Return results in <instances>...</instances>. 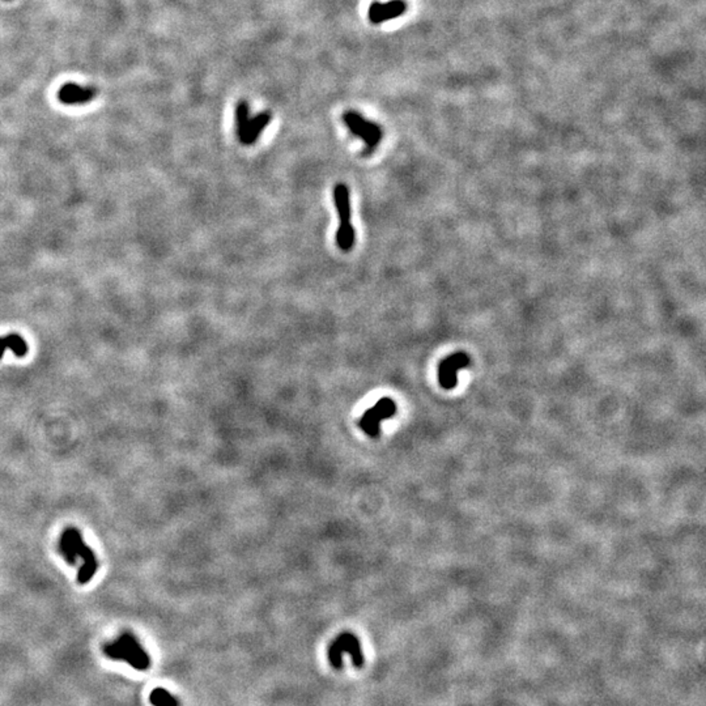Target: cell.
Instances as JSON below:
<instances>
[{
	"label": "cell",
	"mask_w": 706,
	"mask_h": 706,
	"mask_svg": "<svg viewBox=\"0 0 706 706\" xmlns=\"http://www.w3.org/2000/svg\"><path fill=\"white\" fill-rule=\"evenodd\" d=\"M351 655L354 667L360 668L364 666V653L359 638L352 633H342L330 643L327 649V658L334 668L340 670L343 667V655Z\"/></svg>",
	"instance_id": "3957f363"
},
{
	"label": "cell",
	"mask_w": 706,
	"mask_h": 706,
	"mask_svg": "<svg viewBox=\"0 0 706 706\" xmlns=\"http://www.w3.org/2000/svg\"><path fill=\"white\" fill-rule=\"evenodd\" d=\"M272 119V113L271 111H262L259 113L257 117L251 118L250 122H249V126H247L246 132L244 135V138L241 139V143L245 144V146H251L254 144L260 134L265 131V129L267 127Z\"/></svg>",
	"instance_id": "8fae6325"
},
{
	"label": "cell",
	"mask_w": 706,
	"mask_h": 706,
	"mask_svg": "<svg viewBox=\"0 0 706 706\" xmlns=\"http://www.w3.org/2000/svg\"><path fill=\"white\" fill-rule=\"evenodd\" d=\"M356 232L351 223H340L336 230V245L342 251H350L354 246Z\"/></svg>",
	"instance_id": "4fadbf2b"
},
{
	"label": "cell",
	"mask_w": 706,
	"mask_h": 706,
	"mask_svg": "<svg viewBox=\"0 0 706 706\" xmlns=\"http://www.w3.org/2000/svg\"><path fill=\"white\" fill-rule=\"evenodd\" d=\"M96 96V91L93 88L80 86L75 83H68L62 86L58 92V98L65 105H83L92 101Z\"/></svg>",
	"instance_id": "52a82bcc"
},
{
	"label": "cell",
	"mask_w": 706,
	"mask_h": 706,
	"mask_svg": "<svg viewBox=\"0 0 706 706\" xmlns=\"http://www.w3.org/2000/svg\"><path fill=\"white\" fill-rule=\"evenodd\" d=\"M77 557L83 558V561H84L83 567H80V570L77 573V582L80 585H86L95 576L97 567H98V563H97L95 552L92 551V548L86 546L84 542L80 544L79 549H77Z\"/></svg>",
	"instance_id": "9c48e42d"
},
{
	"label": "cell",
	"mask_w": 706,
	"mask_h": 706,
	"mask_svg": "<svg viewBox=\"0 0 706 706\" xmlns=\"http://www.w3.org/2000/svg\"><path fill=\"white\" fill-rule=\"evenodd\" d=\"M406 0H390L387 3L375 1L370 4L368 17L372 24H382L387 20H394L400 16H403L407 12Z\"/></svg>",
	"instance_id": "8992f818"
},
{
	"label": "cell",
	"mask_w": 706,
	"mask_h": 706,
	"mask_svg": "<svg viewBox=\"0 0 706 706\" xmlns=\"http://www.w3.org/2000/svg\"><path fill=\"white\" fill-rule=\"evenodd\" d=\"M104 652L109 658L125 661L136 670L143 671L150 667V657L143 650L138 640L130 633H123L116 641L105 645Z\"/></svg>",
	"instance_id": "6da1fadb"
},
{
	"label": "cell",
	"mask_w": 706,
	"mask_h": 706,
	"mask_svg": "<svg viewBox=\"0 0 706 706\" xmlns=\"http://www.w3.org/2000/svg\"><path fill=\"white\" fill-rule=\"evenodd\" d=\"M334 204L336 208V212L339 214L340 223H351V198H350V189L345 183H338L334 189Z\"/></svg>",
	"instance_id": "30bf717a"
},
{
	"label": "cell",
	"mask_w": 706,
	"mask_h": 706,
	"mask_svg": "<svg viewBox=\"0 0 706 706\" xmlns=\"http://www.w3.org/2000/svg\"><path fill=\"white\" fill-rule=\"evenodd\" d=\"M83 538L79 530L76 528H67L65 530V533L62 534L61 538V543H59V551L62 554V556L65 557V561L70 563V564H76L77 561V549L80 544L83 543Z\"/></svg>",
	"instance_id": "ba28073f"
},
{
	"label": "cell",
	"mask_w": 706,
	"mask_h": 706,
	"mask_svg": "<svg viewBox=\"0 0 706 706\" xmlns=\"http://www.w3.org/2000/svg\"><path fill=\"white\" fill-rule=\"evenodd\" d=\"M150 703L153 706H180L178 700L162 688H157L152 692Z\"/></svg>",
	"instance_id": "9a60e30c"
},
{
	"label": "cell",
	"mask_w": 706,
	"mask_h": 706,
	"mask_svg": "<svg viewBox=\"0 0 706 706\" xmlns=\"http://www.w3.org/2000/svg\"><path fill=\"white\" fill-rule=\"evenodd\" d=\"M396 414V403L391 398L379 399L375 406L369 408L359 421V427L369 437H378L381 433V423L393 418Z\"/></svg>",
	"instance_id": "277c9868"
},
{
	"label": "cell",
	"mask_w": 706,
	"mask_h": 706,
	"mask_svg": "<svg viewBox=\"0 0 706 706\" xmlns=\"http://www.w3.org/2000/svg\"><path fill=\"white\" fill-rule=\"evenodd\" d=\"M470 356L464 352H455L444 359L439 366V382L442 389L453 390L458 384V373L469 368Z\"/></svg>",
	"instance_id": "5b68a950"
},
{
	"label": "cell",
	"mask_w": 706,
	"mask_h": 706,
	"mask_svg": "<svg viewBox=\"0 0 706 706\" xmlns=\"http://www.w3.org/2000/svg\"><path fill=\"white\" fill-rule=\"evenodd\" d=\"M8 350L15 353L17 357H24L29 351V347L19 334H8L0 338V359Z\"/></svg>",
	"instance_id": "7c38bea8"
},
{
	"label": "cell",
	"mask_w": 706,
	"mask_h": 706,
	"mask_svg": "<svg viewBox=\"0 0 706 706\" xmlns=\"http://www.w3.org/2000/svg\"><path fill=\"white\" fill-rule=\"evenodd\" d=\"M250 107L246 101H240L235 107V131L237 136L241 141L246 132L249 122H250Z\"/></svg>",
	"instance_id": "5bb4252c"
},
{
	"label": "cell",
	"mask_w": 706,
	"mask_h": 706,
	"mask_svg": "<svg viewBox=\"0 0 706 706\" xmlns=\"http://www.w3.org/2000/svg\"><path fill=\"white\" fill-rule=\"evenodd\" d=\"M343 122L350 132L365 143L364 155H372L384 138V130L375 122L365 119L360 113L348 110L343 114Z\"/></svg>",
	"instance_id": "7a4b0ae2"
}]
</instances>
